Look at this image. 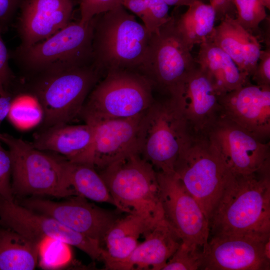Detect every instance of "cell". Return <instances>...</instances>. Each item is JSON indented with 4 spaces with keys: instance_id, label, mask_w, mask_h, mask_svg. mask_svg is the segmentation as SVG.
<instances>
[{
    "instance_id": "6da1fadb",
    "label": "cell",
    "mask_w": 270,
    "mask_h": 270,
    "mask_svg": "<svg viewBox=\"0 0 270 270\" xmlns=\"http://www.w3.org/2000/svg\"><path fill=\"white\" fill-rule=\"evenodd\" d=\"M208 224L210 236L270 234V166L232 173Z\"/></svg>"
},
{
    "instance_id": "7a4b0ae2",
    "label": "cell",
    "mask_w": 270,
    "mask_h": 270,
    "mask_svg": "<svg viewBox=\"0 0 270 270\" xmlns=\"http://www.w3.org/2000/svg\"><path fill=\"white\" fill-rule=\"evenodd\" d=\"M102 74L92 62L54 67L31 75L28 92L42 109V128L68 123L79 116Z\"/></svg>"
},
{
    "instance_id": "3957f363",
    "label": "cell",
    "mask_w": 270,
    "mask_h": 270,
    "mask_svg": "<svg viewBox=\"0 0 270 270\" xmlns=\"http://www.w3.org/2000/svg\"><path fill=\"white\" fill-rule=\"evenodd\" d=\"M94 21L93 60L102 73L138 72L152 33L122 6L96 15Z\"/></svg>"
},
{
    "instance_id": "277c9868",
    "label": "cell",
    "mask_w": 270,
    "mask_h": 270,
    "mask_svg": "<svg viewBox=\"0 0 270 270\" xmlns=\"http://www.w3.org/2000/svg\"><path fill=\"white\" fill-rule=\"evenodd\" d=\"M98 172L118 210L138 215L154 224L164 218L157 172L138 152Z\"/></svg>"
},
{
    "instance_id": "5b68a950",
    "label": "cell",
    "mask_w": 270,
    "mask_h": 270,
    "mask_svg": "<svg viewBox=\"0 0 270 270\" xmlns=\"http://www.w3.org/2000/svg\"><path fill=\"white\" fill-rule=\"evenodd\" d=\"M0 142L7 146L10 156L14 197L78 196L66 180L64 158L38 150L31 143L6 133L0 132Z\"/></svg>"
},
{
    "instance_id": "8992f818",
    "label": "cell",
    "mask_w": 270,
    "mask_h": 270,
    "mask_svg": "<svg viewBox=\"0 0 270 270\" xmlns=\"http://www.w3.org/2000/svg\"><path fill=\"white\" fill-rule=\"evenodd\" d=\"M146 77L134 70L108 72L89 94L79 116L85 123L142 115L154 99Z\"/></svg>"
},
{
    "instance_id": "52a82bcc",
    "label": "cell",
    "mask_w": 270,
    "mask_h": 270,
    "mask_svg": "<svg viewBox=\"0 0 270 270\" xmlns=\"http://www.w3.org/2000/svg\"><path fill=\"white\" fill-rule=\"evenodd\" d=\"M192 134L172 98L154 100L140 120L138 152L156 172H174L176 162Z\"/></svg>"
},
{
    "instance_id": "ba28073f",
    "label": "cell",
    "mask_w": 270,
    "mask_h": 270,
    "mask_svg": "<svg viewBox=\"0 0 270 270\" xmlns=\"http://www.w3.org/2000/svg\"><path fill=\"white\" fill-rule=\"evenodd\" d=\"M174 172L209 220L232 173L206 134H192Z\"/></svg>"
},
{
    "instance_id": "9c48e42d",
    "label": "cell",
    "mask_w": 270,
    "mask_h": 270,
    "mask_svg": "<svg viewBox=\"0 0 270 270\" xmlns=\"http://www.w3.org/2000/svg\"><path fill=\"white\" fill-rule=\"evenodd\" d=\"M178 30L175 16L152 33L148 50L138 72L168 97L182 89L186 79L198 64Z\"/></svg>"
},
{
    "instance_id": "30bf717a",
    "label": "cell",
    "mask_w": 270,
    "mask_h": 270,
    "mask_svg": "<svg viewBox=\"0 0 270 270\" xmlns=\"http://www.w3.org/2000/svg\"><path fill=\"white\" fill-rule=\"evenodd\" d=\"M94 18L70 22L48 38L27 48L18 46L12 58L30 76L47 69L94 62Z\"/></svg>"
},
{
    "instance_id": "8fae6325",
    "label": "cell",
    "mask_w": 270,
    "mask_h": 270,
    "mask_svg": "<svg viewBox=\"0 0 270 270\" xmlns=\"http://www.w3.org/2000/svg\"><path fill=\"white\" fill-rule=\"evenodd\" d=\"M0 226L40 244L46 238L75 246L92 260L102 259L100 244L66 226L54 218L31 210L14 200L0 196Z\"/></svg>"
},
{
    "instance_id": "7c38bea8",
    "label": "cell",
    "mask_w": 270,
    "mask_h": 270,
    "mask_svg": "<svg viewBox=\"0 0 270 270\" xmlns=\"http://www.w3.org/2000/svg\"><path fill=\"white\" fill-rule=\"evenodd\" d=\"M164 218L186 244L202 248L210 237L208 220L174 172H157Z\"/></svg>"
},
{
    "instance_id": "4fadbf2b",
    "label": "cell",
    "mask_w": 270,
    "mask_h": 270,
    "mask_svg": "<svg viewBox=\"0 0 270 270\" xmlns=\"http://www.w3.org/2000/svg\"><path fill=\"white\" fill-rule=\"evenodd\" d=\"M270 234L212 236L202 248L204 270H269Z\"/></svg>"
},
{
    "instance_id": "5bb4252c",
    "label": "cell",
    "mask_w": 270,
    "mask_h": 270,
    "mask_svg": "<svg viewBox=\"0 0 270 270\" xmlns=\"http://www.w3.org/2000/svg\"><path fill=\"white\" fill-rule=\"evenodd\" d=\"M234 174H247L270 166V144L220 116L206 134Z\"/></svg>"
},
{
    "instance_id": "9a60e30c",
    "label": "cell",
    "mask_w": 270,
    "mask_h": 270,
    "mask_svg": "<svg viewBox=\"0 0 270 270\" xmlns=\"http://www.w3.org/2000/svg\"><path fill=\"white\" fill-rule=\"evenodd\" d=\"M17 202L31 210L50 216L68 228L99 242L101 245L108 230L120 218L114 212L89 202L80 196L64 202L40 196L19 198Z\"/></svg>"
},
{
    "instance_id": "2e32d148",
    "label": "cell",
    "mask_w": 270,
    "mask_h": 270,
    "mask_svg": "<svg viewBox=\"0 0 270 270\" xmlns=\"http://www.w3.org/2000/svg\"><path fill=\"white\" fill-rule=\"evenodd\" d=\"M221 116L233 122L262 142L270 136V86L250 82L220 98Z\"/></svg>"
},
{
    "instance_id": "e0dca14e",
    "label": "cell",
    "mask_w": 270,
    "mask_h": 270,
    "mask_svg": "<svg viewBox=\"0 0 270 270\" xmlns=\"http://www.w3.org/2000/svg\"><path fill=\"white\" fill-rule=\"evenodd\" d=\"M221 96L198 66L180 92L170 98L182 112L192 133L206 134L221 116Z\"/></svg>"
},
{
    "instance_id": "ac0fdd59",
    "label": "cell",
    "mask_w": 270,
    "mask_h": 270,
    "mask_svg": "<svg viewBox=\"0 0 270 270\" xmlns=\"http://www.w3.org/2000/svg\"><path fill=\"white\" fill-rule=\"evenodd\" d=\"M74 0H22L17 30L21 43L27 48L42 41L70 21Z\"/></svg>"
},
{
    "instance_id": "d6986e66",
    "label": "cell",
    "mask_w": 270,
    "mask_h": 270,
    "mask_svg": "<svg viewBox=\"0 0 270 270\" xmlns=\"http://www.w3.org/2000/svg\"><path fill=\"white\" fill-rule=\"evenodd\" d=\"M142 115L88 124L94 128L90 164L97 171L130 153L138 152V138Z\"/></svg>"
},
{
    "instance_id": "ffe728a7",
    "label": "cell",
    "mask_w": 270,
    "mask_h": 270,
    "mask_svg": "<svg viewBox=\"0 0 270 270\" xmlns=\"http://www.w3.org/2000/svg\"><path fill=\"white\" fill-rule=\"evenodd\" d=\"M144 236V240L126 258L105 266L106 269L162 270L182 242L164 218Z\"/></svg>"
},
{
    "instance_id": "44dd1931",
    "label": "cell",
    "mask_w": 270,
    "mask_h": 270,
    "mask_svg": "<svg viewBox=\"0 0 270 270\" xmlns=\"http://www.w3.org/2000/svg\"><path fill=\"white\" fill-rule=\"evenodd\" d=\"M93 126L88 124H60L42 128L31 144L42 151L53 152L73 162L90 164Z\"/></svg>"
},
{
    "instance_id": "7402d4cb",
    "label": "cell",
    "mask_w": 270,
    "mask_h": 270,
    "mask_svg": "<svg viewBox=\"0 0 270 270\" xmlns=\"http://www.w3.org/2000/svg\"><path fill=\"white\" fill-rule=\"evenodd\" d=\"M227 53L240 70L250 78L261 51L258 38L226 14L207 38Z\"/></svg>"
},
{
    "instance_id": "603a6c76",
    "label": "cell",
    "mask_w": 270,
    "mask_h": 270,
    "mask_svg": "<svg viewBox=\"0 0 270 270\" xmlns=\"http://www.w3.org/2000/svg\"><path fill=\"white\" fill-rule=\"evenodd\" d=\"M195 60L221 96L250 82L230 56L208 39L200 44Z\"/></svg>"
},
{
    "instance_id": "cb8c5ba5",
    "label": "cell",
    "mask_w": 270,
    "mask_h": 270,
    "mask_svg": "<svg viewBox=\"0 0 270 270\" xmlns=\"http://www.w3.org/2000/svg\"><path fill=\"white\" fill-rule=\"evenodd\" d=\"M156 224L132 214L120 218L107 232L102 243V259L105 266L126 258L138 246L140 235L144 236Z\"/></svg>"
},
{
    "instance_id": "d4e9b609",
    "label": "cell",
    "mask_w": 270,
    "mask_h": 270,
    "mask_svg": "<svg viewBox=\"0 0 270 270\" xmlns=\"http://www.w3.org/2000/svg\"><path fill=\"white\" fill-rule=\"evenodd\" d=\"M40 244L0 226V270H32L38 262Z\"/></svg>"
},
{
    "instance_id": "484cf974",
    "label": "cell",
    "mask_w": 270,
    "mask_h": 270,
    "mask_svg": "<svg viewBox=\"0 0 270 270\" xmlns=\"http://www.w3.org/2000/svg\"><path fill=\"white\" fill-rule=\"evenodd\" d=\"M216 20L213 7L201 0L192 4L180 16H175L176 28L190 50L194 44H200L208 38Z\"/></svg>"
},
{
    "instance_id": "4316f807",
    "label": "cell",
    "mask_w": 270,
    "mask_h": 270,
    "mask_svg": "<svg viewBox=\"0 0 270 270\" xmlns=\"http://www.w3.org/2000/svg\"><path fill=\"white\" fill-rule=\"evenodd\" d=\"M64 164L66 180L78 196L116 206L105 182L92 164L73 162L65 158Z\"/></svg>"
},
{
    "instance_id": "83f0119b",
    "label": "cell",
    "mask_w": 270,
    "mask_h": 270,
    "mask_svg": "<svg viewBox=\"0 0 270 270\" xmlns=\"http://www.w3.org/2000/svg\"><path fill=\"white\" fill-rule=\"evenodd\" d=\"M7 117L18 128H27L42 122L44 113L36 98L28 91L12 98Z\"/></svg>"
},
{
    "instance_id": "f1b7e54d",
    "label": "cell",
    "mask_w": 270,
    "mask_h": 270,
    "mask_svg": "<svg viewBox=\"0 0 270 270\" xmlns=\"http://www.w3.org/2000/svg\"><path fill=\"white\" fill-rule=\"evenodd\" d=\"M236 9V21L246 30L254 34L260 24L266 16L262 0H233Z\"/></svg>"
},
{
    "instance_id": "f546056e",
    "label": "cell",
    "mask_w": 270,
    "mask_h": 270,
    "mask_svg": "<svg viewBox=\"0 0 270 270\" xmlns=\"http://www.w3.org/2000/svg\"><path fill=\"white\" fill-rule=\"evenodd\" d=\"M202 263V249L182 242L162 270H197Z\"/></svg>"
},
{
    "instance_id": "4dcf8cb0",
    "label": "cell",
    "mask_w": 270,
    "mask_h": 270,
    "mask_svg": "<svg viewBox=\"0 0 270 270\" xmlns=\"http://www.w3.org/2000/svg\"><path fill=\"white\" fill-rule=\"evenodd\" d=\"M148 10L147 20L144 26L151 33H156L159 28L169 21L168 6L163 0H144Z\"/></svg>"
},
{
    "instance_id": "1f68e13d",
    "label": "cell",
    "mask_w": 270,
    "mask_h": 270,
    "mask_svg": "<svg viewBox=\"0 0 270 270\" xmlns=\"http://www.w3.org/2000/svg\"><path fill=\"white\" fill-rule=\"evenodd\" d=\"M82 24L90 22L95 16L115 8L122 4V0H78Z\"/></svg>"
},
{
    "instance_id": "d6a6232c",
    "label": "cell",
    "mask_w": 270,
    "mask_h": 270,
    "mask_svg": "<svg viewBox=\"0 0 270 270\" xmlns=\"http://www.w3.org/2000/svg\"><path fill=\"white\" fill-rule=\"evenodd\" d=\"M0 196L14 200L12 188V162L8 150H5L0 144Z\"/></svg>"
},
{
    "instance_id": "836d02e7",
    "label": "cell",
    "mask_w": 270,
    "mask_h": 270,
    "mask_svg": "<svg viewBox=\"0 0 270 270\" xmlns=\"http://www.w3.org/2000/svg\"><path fill=\"white\" fill-rule=\"evenodd\" d=\"M252 80L256 84L270 86V48L261 50Z\"/></svg>"
},
{
    "instance_id": "e575fe53",
    "label": "cell",
    "mask_w": 270,
    "mask_h": 270,
    "mask_svg": "<svg viewBox=\"0 0 270 270\" xmlns=\"http://www.w3.org/2000/svg\"><path fill=\"white\" fill-rule=\"evenodd\" d=\"M3 30L0 24V88H8L14 76L8 64L9 54L2 36Z\"/></svg>"
},
{
    "instance_id": "d590c367",
    "label": "cell",
    "mask_w": 270,
    "mask_h": 270,
    "mask_svg": "<svg viewBox=\"0 0 270 270\" xmlns=\"http://www.w3.org/2000/svg\"><path fill=\"white\" fill-rule=\"evenodd\" d=\"M22 0H0V24L3 28L10 21Z\"/></svg>"
},
{
    "instance_id": "8d00e7d4",
    "label": "cell",
    "mask_w": 270,
    "mask_h": 270,
    "mask_svg": "<svg viewBox=\"0 0 270 270\" xmlns=\"http://www.w3.org/2000/svg\"><path fill=\"white\" fill-rule=\"evenodd\" d=\"M210 4L214 8L216 20H222L228 14L236 18L234 5L233 0H209Z\"/></svg>"
},
{
    "instance_id": "74e56055",
    "label": "cell",
    "mask_w": 270,
    "mask_h": 270,
    "mask_svg": "<svg viewBox=\"0 0 270 270\" xmlns=\"http://www.w3.org/2000/svg\"><path fill=\"white\" fill-rule=\"evenodd\" d=\"M122 4L137 15L144 24L147 20L148 10L144 0H122Z\"/></svg>"
},
{
    "instance_id": "f35d334b",
    "label": "cell",
    "mask_w": 270,
    "mask_h": 270,
    "mask_svg": "<svg viewBox=\"0 0 270 270\" xmlns=\"http://www.w3.org/2000/svg\"><path fill=\"white\" fill-rule=\"evenodd\" d=\"M12 97L7 88H0V126L8 116Z\"/></svg>"
},
{
    "instance_id": "ab89813d",
    "label": "cell",
    "mask_w": 270,
    "mask_h": 270,
    "mask_svg": "<svg viewBox=\"0 0 270 270\" xmlns=\"http://www.w3.org/2000/svg\"><path fill=\"white\" fill-rule=\"evenodd\" d=\"M168 6H189L192 4L197 0H163Z\"/></svg>"
},
{
    "instance_id": "60d3db41",
    "label": "cell",
    "mask_w": 270,
    "mask_h": 270,
    "mask_svg": "<svg viewBox=\"0 0 270 270\" xmlns=\"http://www.w3.org/2000/svg\"><path fill=\"white\" fill-rule=\"evenodd\" d=\"M264 6L270 9V0H262Z\"/></svg>"
}]
</instances>
